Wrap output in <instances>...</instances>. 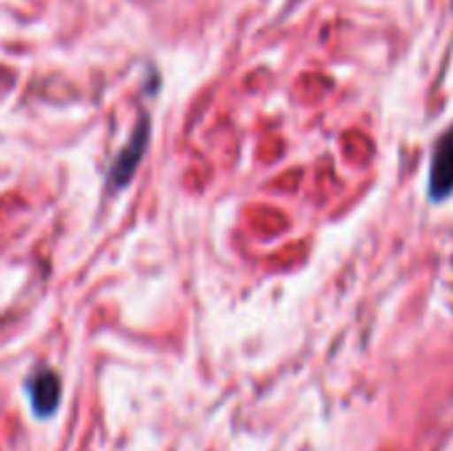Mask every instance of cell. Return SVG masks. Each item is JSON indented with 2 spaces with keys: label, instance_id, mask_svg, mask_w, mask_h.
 <instances>
[{
  "label": "cell",
  "instance_id": "3957f363",
  "mask_svg": "<svg viewBox=\"0 0 453 451\" xmlns=\"http://www.w3.org/2000/svg\"><path fill=\"white\" fill-rule=\"evenodd\" d=\"M27 391L32 399V409L37 417H50L58 409L61 401V380L53 369L40 367L29 380H27Z\"/></svg>",
  "mask_w": 453,
  "mask_h": 451
},
{
  "label": "cell",
  "instance_id": "6da1fadb",
  "mask_svg": "<svg viewBox=\"0 0 453 451\" xmlns=\"http://www.w3.org/2000/svg\"><path fill=\"white\" fill-rule=\"evenodd\" d=\"M149 133H151V122H149L146 114H141V120L133 128L130 141L122 146V152L117 154V159H114L111 170H109V189L111 191L122 189L133 178V173L138 170V165H141V159L146 154V146H149Z\"/></svg>",
  "mask_w": 453,
  "mask_h": 451
},
{
  "label": "cell",
  "instance_id": "7a4b0ae2",
  "mask_svg": "<svg viewBox=\"0 0 453 451\" xmlns=\"http://www.w3.org/2000/svg\"><path fill=\"white\" fill-rule=\"evenodd\" d=\"M453 194V125L438 138L430 167V197L435 202Z\"/></svg>",
  "mask_w": 453,
  "mask_h": 451
}]
</instances>
